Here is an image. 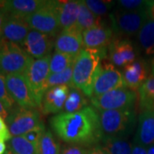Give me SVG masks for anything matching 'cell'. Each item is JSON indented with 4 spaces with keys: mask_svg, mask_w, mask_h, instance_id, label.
<instances>
[{
    "mask_svg": "<svg viewBox=\"0 0 154 154\" xmlns=\"http://www.w3.org/2000/svg\"><path fill=\"white\" fill-rule=\"evenodd\" d=\"M50 126L61 140L69 145L94 146L103 139L99 110L90 105L78 112L55 115L50 119Z\"/></svg>",
    "mask_w": 154,
    "mask_h": 154,
    "instance_id": "obj_1",
    "label": "cell"
},
{
    "mask_svg": "<svg viewBox=\"0 0 154 154\" xmlns=\"http://www.w3.org/2000/svg\"><path fill=\"white\" fill-rule=\"evenodd\" d=\"M108 50L84 49L73 64L72 87L81 90L88 98L92 97L96 78L101 69L102 59L106 58Z\"/></svg>",
    "mask_w": 154,
    "mask_h": 154,
    "instance_id": "obj_2",
    "label": "cell"
},
{
    "mask_svg": "<svg viewBox=\"0 0 154 154\" xmlns=\"http://www.w3.org/2000/svg\"><path fill=\"white\" fill-rule=\"evenodd\" d=\"M99 113L103 137L127 138L136 123L133 109L100 110Z\"/></svg>",
    "mask_w": 154,
    "mask_h": 154,
    "instance_id": "obj_3",
    "label": "cell"
},
{
    "mask_svg": "<svg viewBox=\"0 0 154 154\" xmlns=\"http://www.w3.org/2000/svg\"><path fill=\"white\" fill-rule=\"evenodd\" d=\"M33 60L21 45L0 39V75L24 74Z\"/></svg>",
    "mask_w": 154,
    "mask_h": 154,
    "instance_id": "obj_4",
    "label": "cell"
},
{
    "mask_svg": "<svg viewBox=\"0 0 154 154\" xmlns=\"http://www.w3.org/2000/svg\"><path fill=\"white\" fill-rule=\"evenodd\" d=\"M24 21L31 29L52 37H57L62 31L58 19L57 1H46L43 7L26 17Z\"/></svg>",
    "mask_w": 154,
    "mask_h": 154,
    "instance_id": "obj_5",
    "label": "cell"
},
{
    "mask_svg": "<svg viewBox=\"0 0 154 154\" xmlns=\"http://www.w3.org/2000/svg\"><path fill=\"white\" fill-rule=\"evenodd\" d=\"M51 54L43 58L33 59L23 74L35 102L40 109L42 99L47 91V80L50 75V59Z\"/></svg>",
    "mask_w": 154,
    "mask_h": 154,
    "instance_id": "obj_6",
    "label": "cell"
},
{
    "mask_svg": "<svg viewBox=\"0 0 154 154\" xmlns=\"http://www.w3.org/2000/svg\"><path fill=\"white\" fill-rule=\"evenodd\" d=\"M137 94L126 87L116 88L106 94L92 97L90 101L97 110L133 109Z\"/></svg>",
    "mask_w": 154,
    "mask_h": 154,
    "instance_id": "obj_7",
    "label": "cell"
},
{
    "mask_svg": "<svg viewBox=\"0 0 154 154\" xmlns=\"http://www.w3.org/2000/svg\"><path fill=\"white\" fill-rule=\"evenodd\" d=\"M148 19V9L136 11L119 9L110 15L111 28L113 31L124 36L137 34Z\"/></svg>",
    "mask_w": 154,
    "mask_h": 154,
    "instance_id": "obj_8",
    "label": "cell"
},
{
    "mask_svg": "<svg viewBox=\"0 0 154 154\" xmlns=\"http://www.w3.org/2000/svg\"><path fill=\"white\" fill-rule=\"evenodd\" d=\"M11 136H23L41 122L40 112L37 109H24L16 106L5 120Z\"/></svg>",
    "mask_w": 154,
    "mask_h": 154,
    "instance_id": "obj_9",
    "label": "cell"
},
{
    "mask_svg": "<svg viewBox=\"0 0 154 154\" xmlns=\"http://www.w3.org/2000/svg\"><path fill=\"white\" fill-rule=\"evenodd\" d=\"M5 82L9 94L18 106L24 109L38 108L23 74L7 75Z\"/></svg>",
    "mask_w": 154,
    "mask_h": 154,
    "instance_id": "obj_10",
    "label": "cell"
},
{
    "mask_svg": "<svg viewBox=\"0 0 154 154\" xmlns=\"http://www.w3.org/2000/svg\"><path fill=\"white\" fill-rule=\"evenodd\" d=\"M122 87L125 86L121 72L110 62L101 63V69L94 83L92 97L99 96Z\"/></svg>",
    "mask_w": 154,
    "mask_h": 154,
    "instance_id": "obj_11",
    "label": "cell"
},
{
    "mask_svg": "<svg viewBox=\"0 0 154 154\" xmlns=\"http://www.w3.org/2000/svg\"><path fill=\"white\" fill-rule=\"evenodd\" d=\"M55 37L32 29L22 47L33 58L39 59L51 55L55 44Z\"/></svg>",
    "mask_w": 154,
    "mask_h": 154,
    "instance_id": "obj_12",
    "label": "cell"
},
{
    "mask_svg": "<svg viewBox=\"0 0 154 154\" xmlns=\"http://www.w3.org/2000/svg\"><path fill=\"white\" fill-rule=\"evenodd\" d=\"M55 51L76 57L84 49L82 33L76 28L62 30L55 38Z\"/></svg>",
    "mask_w": 154,
    "mask_h": 154,
    "instance_id": "obj_13",
    "label": "cell"
},
{
    "mask_svg": "<svg viewBox=\"0 0 154 154\" xmlns=\"http://www.w3.org/2000/svg\"><path fill=\"white\" fill-rule=\"evenodd\" d=\"M111 27L100 23L82 33L84 48L92 50H108L113 40Z\"/></svg>",
    "mask_w": 154,
    "mask_h": 154,
    "instance_id": "obj_14",
    "label": "cell"
},
{
    "mask_svg": "<svg viewBox=\"0 0 154 154\" xmlns=\"http://www.w3.org/2000/svg\"><path fill=\"white\" fill-rule=\"evenodd\" d=\"M109 59L115 67L125 68L136 60V52L128 39H113L108 47Z\"/></svg>",
    "mask_w": 154,
    "mask_h": 154,
    "instance_id": "obj_15",
    "label": "cell"
},
{
    "mask_svg": "<svg viewBox=\"0 0 154 154\" xmlns=\"http://www.w3.org/2000/svg\"><path fill=\"white\" fill-rule=\"evenodd\" d=\"M43 0H7L0 1V10L6 17L25 19L45 5Z\"/></svg>",
    "mask_w": 154,
    "mask_h": 154,
    "instance_id": "obj_16",
    "label": "cell"
},
{
    "mask_svg": "<svg viewBox=\"0 0 154 154\" xmlns=\"http://www.w3.org/2000/svg\"><path fill=\"white\" fill-rule=\"evenodd\" d=\"M69 92V87L59 86L49 88L45 94L40 106V111L45 114H59L63 112Z\"/></svg>",
    "mask_w": 154,
    "mask_h": 154,
    "instance_id": "obj_17",
    "label": "cell"
},
{
    "mask_svg": "<svg viewBox=\"0 0 154 154\" xmlns=\"http://www.w3.org/2000/svg\"><path fill=\"white\" fill-rule=\"evenodd\" d=\"M148 65L143 59H136L131 64L122 69L124 86L134 92L139 89L148 78Z\"/></svg>",
    "mask_w": 154,
    "mask_h": 154,
    "instance_id": "obj_18",
    "label": "cell"
},
{
    "mask_svg": "<svg viewBox=\"0 0 154 154\" xmlns=\"http://www.w3.org/2000/svg\"><path fill=\"white\" fill-rule=\"evenodd\" d=\"M32 29L23 19L17 17H6L2 29L1 38L22 46L28 33Z\"/></svg>",
    "mask_w": 154,
    "mask_h": 154,
    "instance_id": "obj_19",
    "label": "cell"
},
{
    "mask_svg": "<svg viewBox=\"0 0 154 154\" xmlns=\"http://www.w3.org/2000/svg\"><path fill=\"white\" fill-rule=\"evenodd\" d=\"M134 142L146 147L154 145V110H144L140 114Z\"/></svg>",
    "mask_w": 154,
    "mask_h": 154,
    "instance_id": "obj_20",
    "label": "cell"
},
{
    "mask_svg": "<svg viewBox=\"0 0 154 154\" xmlns=\"http://www.w3.org/2000/svg\"><path fill=\"white\" fill-rule=\"evenodd\" d=\"M57 12L61 30L75 28L80 12V1H57Z\"/></svg>",
    "mask_w": 154,
    "mask_h": 154,
    "instance_id": "obj_21",
    "label": "cell"
},
{
    "mask_svg": "<svg viewBox=\"0 0 154 154\" xmlns=\"http://www.w3.org/2000/svg\"><path fill=\"white\" fill-rule=\"evenodd\" d=\"M137 40L140 49L146 55L154 53V20L149 18L137 33Z\"/></svg>",
    "mask_w": 154,
    "mask_h": 154,
    "instance_id": "obj_22",
    "label": "cell"
},
{
    "mask_svg": "<svg viewBox=\"0 0 154 154\" xmlns=\"http://www.w3.org/2000/svg\"><path fill=\"white\" fill-rule=\"evenodd\" d=\"M87 106H88L87 96L76 88L72 86L69 87V92L68 94L63 112L75 113L86 108Z\"/></svg>",
    "mask_w": 154,
    "mask_h": 154,
    "instance_id": "obj_23",
    "label": "cell"
},
{
    "mask_svg": "<svg viewBox=\"0 0 154 154\" xmlns=\"http://www.w3.org/2000/svg\"><path fill=\"white\" fill-rule=\"evenodd\" d=\"M139 104L141 111L154 110V75H150L139 89Z\"/></svg>",
    "mask_w": 154,
    "mask_h": 154,
    "instance_id": "obj_24",
    "label": "cell"
},
{
    "mask_svg": "<svg viewBox=\"0 0 154 154\" xmlns=\"http://www.w3.org/2000/svg\"><path fill=\"white\" fill-rule=\"evenodd\" d=\"M101 23V17L94 15L86 5L84 1H80V12L77 19L75 28L80 32H85L89 28H93Z\"/></svg>",
    "mask_w": 154,
    "mask_h": 154,
    "instance_id": "obj_25",
    "label": "cell"
},
{
    "mask_svg": "<svg viewBox=\"0 0 154 154\" xmlns=\"http://www.w3.org/2000/svg\"><path fill=\"white\" fill-rule=\"evenodd\" d=\"M101 143L110 154H132V146L126 138L103 137Z\"/></svg>",
    "mask_w": 154,
    "mask_h": 154,
    "instance_id": "obj_26",
    "label": "cell"
},
{
    "mask_svg": "<svg viewBox=\"0 0 154 154\" xmlns=\"http://www.w3.org/2000/svg\"><path fill=\"white\" fill-rule=\"evenodd\" d=\"M7 146L13 154H39L38 146L29 142L24 136L11 137Z\"/></svg>",
    "mask_w": 154,
    "mask_h": 154,
    "instance_id": "obj_27",
    "label": "cell"
},
{
    "mask_svg": "<svg viewBox=\"0 0 154 154\" xmlns=\"http://www.w3.org/2000/svg\"><path fill=\"white\" fill-rule=\"evenodd\" d=\"M76 57L55 51L50 59V74H56L66 70L73 66Z\"/></svg>",
    "mask_w": 154,
    "mask_h": 154,
    "instance_id": "obj_28",
    "label": "cell"
},
{
    "mask_svg": "<svg viewBox=\"0 0 154 154\" xmlns=\"http://www.w3.org/2000/svg\"><path fill=\"white\" fill-rule=\"evenodd\" d=\"M39 154H61L60 143L51 131L46 130L38 144Z\"/></svg>",
    "mask_w": 154,
    "mask_h": 154,
    "instance_id": "obj_29",
    "label": "cell"
},
{
    "mask_svg": "<svg viewBox=\"0 0 154 154\" xmlns=\"http://www.w3.org/2000/svg\"><path fill=\"white\" fill-rule=\"evenodd\" d=\"M73 66L67 69L64 71L56 74H50L47 80V90L49 88L59 86H72Z\"/></svg>",
    "mask_w": 154,
    "mask_h": 154,
    "instance_id": "obj_30",
    "label": "cell"
},
{
    "mask_svg": "<svg viewBox=\"0 0 154 154\" xmlns=\"http://www.w3.org/2000/svg\"><path fill=\"white\" fill-rule=\"evenodd\" d=\"M88 8L94 13V15L101 17L111 9L114 5L112 1H102V0H87L84 1Z\"/></svg>",
    "mask_w": 154,
    "mask_h": 154,
    "instance_id": "obj_31",
    "label": "cell"
},
{
    "mask_svg": "<svg viewBox=\"0 0 154 154\" xmlns=\"http://www.w3.org/2000/svg\"><path fill=\"white\" fill-rule=\"evenodd\" d=\"M151 1H142V0H119L117 1V5L121 10L128 11H136L149 9Z\"/></svg>",
    "mask_w": 154,
    "mask_h": 154,
    "instance_id": "obj_32",
    "label": "cell"
},
{
    "mask_svg": "<svg viewBox=\"0 0 154 154\" xmlns=\"http://www.w3.org/2000/svg\"><path fill=\"white\" fill-rule=\"evenodd\" d=\"M0 101L5 106L9 113L17 106L16 102L12 99L6 88L5 76L2 75H0Z\"/></svg>",
    "mask_w": 154,
    "mask_h": 154,
    "instance_id": "obj_33",
    "label": "cell"
},
{
    "mask_svg": "<svg viewBox=\"0 0 154 154\" xmlns=\"http://www.w3.org/2000/svg\"><path fill=\"white\" fill-rule=\"evenodd\" d=\"M45 131L46 130H45L44 122H41L38 126L36 127L35 128H33V130L27 133L23 136L26 138L29 142L34 144L36 146H38L39 141H40V140H41V138H42Z\"/></svg>",
    "mask_w": 154,
    "mask_h": 154,
    "instance_id": "obj_34",
    "label": "cell"
},
{
    "mask_svg": "<svg viewBox=\"0 0 154 154\" xmlns=\"http://www.w3.org/2000/svg\"><path fill=\"white\" fill-rule=\"evenodd\" d=\"M89 149L81 146L69 145L64 146L61 151V154H88Z\"/></svg>",
    "mask_w": 154,
    "mask_h": 154,
    "instance_id": "obj_35",
    "label": "cell"
},
{
    "mask_svg": "<svg viewBox=\"0 0 154 154\" xmlns=\"http://www.w3.org/2000/svg\"><path fill=\"white\" fill-rule=\"evenodd\" d=\"M11 134L4 118L0 116V141H9L11 139Z\"/></svg>",
    "mask_w": 154,
    "mask_h": 154,
    "instance_id": "obj_36",
    "label": "cell"
},
{
    "mask_svg": "<svg viewBox=\"0 0 154 154\" xmlns=\"http://www.w3.org/2000/svg\"><path fill=\"white\" fill-rule=\"evenodd\" d=\"M132 154H147V147L140 144L133 142Z\"/></svg>",
    "mask_w": 154,
    "mask_h": 154,
    "instance_id": "obj_37",
    "label": "cell"
},
{
    "mask_svg": "<svg viewBox=\"0 0 154 154\" xmlns=\"http://www.w3.org/2000/svg\"><path fill=\"white\" fill-rule=\"evenodd\" d=\"M90 154H110V152L101 145H96L90 148Z\"/></svg>",
    "mask_w": 154,
    "mask_h": 154,
    "instance_id": "obj_38",
    "label": "cell"
},
{
    "mask_svg": "<svg viewBox=\"0 0 154 154\" xmlns=\"http://www.w3.org/2000/svg\"><path fill=\"white\" fill-rule=\"evenodd\" d=\"M9 111L7 110V109L5 108V106L4 105V104L0 101V116L2 118H4L5 120L7 119L8 116H9Z\"/></svg>",
    "mask_w": 154,
    "mask_h": 154,
    "instance_id": "obj_39",
    "label": "cell"
},
{
    "mask_svg": "<svg viewBox=\"0 0 154 154\" xmlns=\"http://www.w3.org/2000/svg\"><path fill=\"white\" fill-rule=\"evenodd\" d=\"M6 20V15L5 12L0 10V38H1V33H2V29L4 27V24Z\"/></svg>",
    "mask_w": 154,
    "mask_h": 154,
    "instance_id": "obj_40",
    "label": "cell"
},
{
    "mask_svg": "<svg viewBox=\"0 0 154 154\" xmlns=\"http://www.w3.org/2000/svg\"><path fill=\"white\" fill-rule=\"evenodd\" d=\"M148 13L149 18L152 20H154V1H151V4H150L148 9Z\"/></svg>",
    "mask_w": 154,
    "mask_h": 154,
    "instance_id": "obj_41",
    "label": "cell"
},
{
    "mask_svg": "<svg viewBox=\"0 0 154 154\" xmlns=\"http://www.w3.org/2000/svg\"><path fill=\"white\" fill-rule=\"evenodd\" d=\"M8 151V146L5 142L0 141V154H5Z\"/></svg>",
    "mask_w": 154,
    "mask_h": 154,
    "instance_id": "obj_42",
    "label": "cell"
},
{
    "mask_svg": "<svg viewBox=\"0 0 154 154\" xmlns=\"http://www.w3.org/2000/svg\"><path fill=\"white\" fill-rule=\"evenodd\" d=\"M151 75H154V53L152 54V57L151 60Z\"/></svg>",
    "mask_w": 154,
    "mask_h": 154,
    "instance_id": "obj_43",
    "label": "cell"
},
{
    "mask_svg": "<svg viewBox=\"0 0 154 154\" xmlns=\"http://www.w3.org/2000/svg\"><path fill=\"white\" fill-rule=\"evenodd\" d=\"M147 154H154V145L147 147Z\"/></svg>",
    "mask_w": 154,
    "mask_h": 154,
    "instance_id": "obj_44",
    "label": "cell"
},
{
    "mask_svg": "<svg viewBox=\"0 0 154 154\" xmlns=\"http://www.w3.org/2000/svg\"><path fill=\"white\" fill-rule=\"evenodd\" d=\"M5 154H13V153L11 152V151H9V150H8V151H7V152H6Z\"/></svg>",
    "mask_w": 154,
    "mask_h": 154,
    "instance_id": "obj_45",
    "label": "cell"
},
{
    "mask_svg": "<svg viewBox=\"0 0 154 154\" xmlns=\"http://www.w3.org/2000/svg\"><path fill=\"white\" fill-rule=\"evenodd\" d=\"M0 39H1V38H0Z\"/></svg>",
    "mask_w": 154,
    "mask_h": 154,
    "instance_id": "obj_46",
    "label": "cell"
}]
</instances>
